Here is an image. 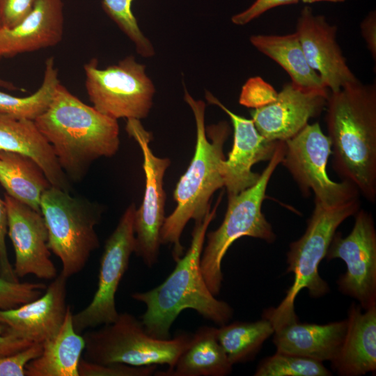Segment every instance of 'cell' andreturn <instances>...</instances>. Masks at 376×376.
<instances>
[{"label": "cell", "instance_id": "6da1fadb", "mask_svg": "<svg viewBox=\"0 0 376 376\" xmlns=\"http://www.w3.org/2000/svg\"><path fill=\"white\" fill-rule=\"evenodd\" d=\"M332 166L366 200L376 199V85L359 80L330 92L326 108Z\"/></svg>", "mask_w": 376, "mask_h": 376}, {"label": "cell", "instance_id": "7a4b0ae2", "mask_svg": "<svg viewBox=\"0 0 376 376\" xmlns=\"http://www.w3.org/2000/svg\"><path fill=\"white\" fill-rule=\"evenodd\" d=\"M219 195L216 205L201 221H195L191 244L169 276L158 286L146 292H136L131 297L145 304L146 312L141 323L151 336L166 340L179 314L189 308L204 318L221 326L228 322L233 315L232 307L216 299L210 292L201 269V257L207 228L216 216L222 199Z\"/></svg>", "mask_w": 376, "mask_h": 376}, {"label": "cell", "instance_id": "3957f363", "mask_svg": "<svg viewBox=\"0 0 376 376\" xmlns=\"http://www.w3.org/2000/svg\"><path fill=\"white\" fill-rule=\"evenodd\" d=\"M34 123L69 180L80 181L91 164L118 150L116 119L88 106L61 83L48 109Z\"/></svg>", "mask_w": 376, "mask_h": 376}, {"label": "cell", "instance_id": "277c9868", "mask_svg": "<svg viewBox=\"0 0 376 376\" xmlns=\"http://www.w3.org/2000/svg\"><path fill=\"white\" fill-rule=\"evenodd\" d=\"M184 99L195 118V152L174 190L176 207L165 217L160 231V243L173 246L175 261L183 256L184 247L180 237L187 222L190 219L201 221L211 210L210 200L213 194L224 187L221 164L226 159L224 146L231 131L226 121L205 127V102L194 99L186 88Z\"/></svg>", "mask_w": 376, "mask_h": 376}, {"label": "cell", "instance_id": "5b68a950", "mask_svg": "<svg viewBox=\"0 0 376 376\" xmlns=\"http://www.w3.org/2000/svg\"><path fill=\"white\" fill-rule=\"evenodd\" d=\"M359 207V198L331 208L315 203L304 233L290 244L287 253L286 272L294 274L293 283L279 306L271 307L263 313V317L274 326L297 318L295 301L304 288L316 298L329 291L328 283L319 274V265L325 258L338 227L346 219L354 215Z\"/></svg>", "mask_w": 376, "mask_h": 376}, {"label": "cell", "instance_id": "8992f818", "mask_svg": "<svg viewBox=\"0 0 376 376\" xmlns=\"http://www.w3.org/2000/svg\"><path fill=\"white\" fill-rule=\"evenodd\" d=\"M285 141H279L258 181L237 194L228 196L224 219L219 227L207 234V244L201 257V269L210 292L217 295L223 282L221 263L231 244L249 236L272 243L276 234L262 212L269 180L285 152Z\"/></svg>", "mask_w": 376, "mask_h": 376}, {"label": "cell", "instance_id": "52a82bcc", "mask_svg": "<svg viewBox=\"0 0 376 376\" xmlns=\"http://www.w3.org/2000/svg\"><path fill=\"white\" fill-rule=\"evenodd\" d=\"M40 212L48 231V246L62 263L67 279L81 272L100 246L95 226L102 209L69 191L50 187L40 200Z\"/></svg>", "mask_w": 376, "mask_h": 376}, {"label": "cell", "instance_id": "ba28073f", "mask_svg": "<svg viewBox=\"0 0 376 376\" xmlns=\"http://www.w3.org/2000/svg\"><path fill=\"white\" fill-rule=\"evenodd\" d=\"M82 336L83 358L87 361L134 366L166 364L168 369L172 368L191 337L181 334L173 339L154 338L146 332L141 320L127 312L119 313L114 322L85 331Z\"/></svg>", "mask_w": 376, "mask_h": 376}, {"label": "cell", "instance_id": "9c48e42d", "mask_svg": "<svg viewBox=\"0 0 376 376\" xmlns=\"http://www.w3.org/2000/svg\"><path fill=\"white\" fill-rule=\"evenodd\" d=\"M84 70L89 100L97 111L116 120L148 116L155 88L146 66L133 56L104 69L98 68L97 58H92Z\"/></svg>", "mask_w": 376, "mask_h": 376}, {"label": "cell", "instance_id": "30bf717a", "mask_svg": "<svg viewBox=\"0 0 376 376\" xmlns=\"http://www.w3.org/2000/svg\"><path fill=\"white\" fill-rule=\"evenodd\" d=\"M282 164L292 176L302 194L311 190L315 203L331 208L358 199L359 191L350 182L332 181L327 173L331 155V143L318 122L307 124L297 134L285 141Z\"/></svg>", "mask_w": 376, "mask_h": 376}, {"label": "cell", "instance_id": "8fae6325", "mask_svg": "<svg viewBox=\"0 0 376 376\" xmlns=\"http://www.w3.org/2000/svg\"><path fill=\"white\" fill-rule=\"evenodd\" d=\"M136 210L134 203L127 207L105 242L94 296L86 308L72 314L73 326L78 334L111 323L118 316L116 294L128 268L130 256L135 250L134 223Z\"/></svg>", "mask_w": 376, "mask_h": 376}, {"label": "cell", "instance_id": "7c38bea8", "mask_svg": "<svg viewBox=\"0 0 376 376\" xmlns=\"http://www.w3.org/2000/svg\"><path fill=\"white\" fill-rule=\"evenodd\" d=\"M351 232H336L325 258L343 260L347 267L337 282L338 290L354 298L363 309L376 306V230L372 214L359 210Z\"/></svg>", "mask_w": 376, "mask_h": 376}, {"label": "cell", "instance_id": "4fadbf2b", "mask_svg": "<svg viewBox=\"0 0 376 376\" xmlns=\"http://www.w3.org/2000/svg\"><path fill=\"white\" fill-rule=\"evenodd\" d=\"M126 131L139 144L143 154L146 186L142 203L136 210L134 229L136 255L148 267L158 260L160 231L165 219L166 193L163 179L171 161L155 156L150 148L152 136L139 120L127 119Z\"/></svg>", "mask_w": 376, "mask_h": 376}, {"label": "cell", "instance_id": "5bb4252c", "mask_svg": "<svg viewBox=\"0 0 376 376\" xmlns=\"http://www.w3.org/2000/svg\"><path fill=\"white\" fill-rule=\"evenodd\" d=\"M7 210L8 235L15 253L14 272L17 278L29 274L52 280L57 276L50 258L48 231L41 212L4 194Z\"/></svg>", "mask_w": 376, "mask_h": 376}, {"label": "cell", "instance_id": "9a60e30c", "mask_svg": "<svg viewBox=\"0 0 376 376\" xmlns=\"http://www.w3.org/2000/svg\"><path fill=\"white\" fill-rule=\"evenodd\" d=\"M329 93L287 83L273 102L251 111V119L267 140L285 141L303 129L311 118L322 113Z\"/></svg>", "mask_w": 376, "mask_h": 376}, {"label": "cell", "instance_id": "2e32d148", "mask_svg": "<svg viewBox=\"0 0 376 376\" xmlns=\"http://www.w3.org/2000/svg\"><path fill=\"white\" fill-rule=\"evenodd\" d=\"M309 66L329 92L359 81L349 68L336 40L337 26L325 17L305 6L298 17L296 31Z\"/></svg>", "mask_w": 376, "mask_h": 376}, {"label": "cell", "instance_id": "e0dca14e", "mask_svg": "<svg viewBox=\"0 0 376 376\" xmlns=\"http://www.w3.org/2000/svg\"><path fill=\"white\" fill-rule=\"evenodd\" d=\"M208 103L218 106L230 118L233 127V144L228 159L222 161L221 171L228 196L252 187L260 174L253 172L252 166L261 161L269 160L279 141L265 139L257 130L252 119L242 117L228 109L210 92H205Z\"/></svg>", "mask_w": 376, "mask_h": 376}, {"label": "cell", "instance_id": "ac0fdd59", "mask_svg": "<svg viewBox=\"0 0 376 376\" xmlns=\"http://www.w3.org/2000/svg\"><path fill=\"white\" fill-rule=\"evenodd\" d=\"M67 278L61 273L33 301L10 309H0V323L33 343H42L56 334L64 320Z\"/></svg>", "mask_w": 376, "mask_h": 376}, {"label": "cell", "instance_id": "d6986e66", "mask_svg": "<svg viewBox=\"0 0 376 376\" xmlns=\"http://www.w3.org/2000/svg\"><path fill=\"white\" fill-rule=\"evenodd\" d=\"M63 22L61 0H37L18 24L0 29V58L57 45L63 37Z\"/></svg>", "mask_w": 376, "mask_h": 376}, {"label": "cell", "instance_id": "ffe728a7", "mask_svg": "<svg viewBox=\"0 0 376 376\" xmlns=\"http://www.w3.org/2000/svg\"><path fill=\"white\" fill-rule=\"evenodd\" d=\"M347 319L325 324L300 323L298 319L275 325L276 351L332 362L338 356L346 331Z\"/></svg>", "mask_w": 376, "mask_h": 376}, {"label": "cell", "instance_id": "44dd1931", "mask_svg": "<svg viewBox=\"0 0 376 376\" xmlns=\"http://www.w3.org/2000/svg\"><path fill=\"white\" fill-rule=\"evenodd\" d=\"M361 308L351 305L343 345L331 362L339 375L359 376L376 370V306L364 312Z\"/></svg>", "mask_w": 376, "mask_h": 376}, {"label": "cell", "instance_id": "7402d4cb", "mask_svg": "<svg viewBox=\"0 0 376 376\" xmlns=\"http://www.w3.org/2000/svg\"><path fill=\"white\" fill-rule=\"evenodd\" d=\"M0 150L29 156L40 166L52 187L70 191V180L34 121L0 112Z\"/></svg>", "mask_w": 376, "mask_h": 376}, {"label": "cell", "instance_id": "603a6c76", "mask_svg": "<svg viewBox=\"0 0 376 376\" xmlns=\"http://www.w3.org/2000/svg\"><path fill=\"white\" fill-rule=\"evenodd\" d=\"M72 314L68 306L59 330L42 343L40 355L26 364L25 376H79L85 342L83 336L75 330Z\"/></svg>", "mask_w": 376, "mask_h": 376}, {"label": "cell", "instance_id": "cb8c5ba5", "mask_svg": "<svg viewBox=\"0 0 376 376\" xmlns=\"http://www.w3.org/2000/svg\"><path fill=\"white\" fill-rule=\"evenodd\" d=\"M232 367L217 340V328L204 326L191 335L172 368L155 373L164 376H224L231 373Z\"/></svg>", "mask_w": 376, "mask_h": 376}, {"label": "cell", "instance_id": "d4e9b609", "mask_svg": "<svg viewBox=\"0 0 376 376\" xmlns=\"http://www.w3.org/2000/svg\"><path fill=\"white\" fill-rule=\"evenodd\" d=\"M0 184L8 195L40 212V200L52 187L40 166L27 155L0 150Z\"/></svg>", "mask_w": 376, "mask_h": 376}, {"label": "cell", "instance_id": "484cf974", "mask_svg": "<svg viewBox=\"0 0 376 376\" xmlns=\"http://www.w3.org/2000/svg\"><path fill=\"white\" fill-rule=\"evenodd\" d=\"M250 42L259 52L278 63L294 84L308 89L329 91L309 66L295 32L281 36L253 35L250 37Z\"/></svg>", "mask_w": 376, "mask_h": 376}, {"label": "cell", "instance_id": "4316f807", "mask_svg": "<svg viewBox=\"0 0 376 376\" xmlns=\"http://www.w3.org/2000/svg\"><path fill=\"white\" fill-rule=\"evenodd\" d=\"M272 323L263 318L256 322H234L217 328V338L233 365L251 360L273 335Z\"/></svg>", "mask_w": 376, "mask_h": 376}, {"label": "cell", "instance_id": "83f0119b", "mask_svg": "<svg viewBox=\"0 0 376 376\" xmlns=\"http://www.w3.org/2000/svg\"><path fill=\"white\" fill-rule=\"evenodd\" d=\"M59 84L54 59L49 57L45 61L42 83L32 95L17 97L0 90V112L15 118L34 121L49 107Z\"/></svg>", "mask_w": 376, "mask_h": 376}, {"label": "cell", "instance_id": "f1b7e54d", "mask_svg": "<svg viewBox=\"0 0 376 376\" xmlns=\"http://www.w3.org/2000/svg\"><path fill=\"white\" fill-rule=\"evenodd\" d=\"M322 362L292 354L277 352L263 359L256 376H330Z\"/></svg>", "mask_w": 376, "mask_h": 376}, {"label": "cell", "instance_id": "f546056e", "mask_svg": "<svg viewBox=\"0 0 376 376\" xmlns=\"http://www.w3.org/2000/svg\"><path fill=\"white\" fill-rule=\"evenodd\" d=\"M134 0H102V8L121 31L134 43L141 56L149 58L155 54L150 41L141 31L132 10Z\"/></svg>", "mask_w": 376, "mask_h": 376}, {"label": "cell", "instance_id": "4dcf8cb0", "mask_svg": "<svg viewBox=\"0 0 376 376\" xmlns=\"http://www.w3.org/2000/svg\"><path fill=\"white\" fill-rule=\"evenodd\" d=\"M46 288L42 283L12 282L0 277V309L13 308L33 301Z\"/></svg>", "mask_w": 376, "mask_h": 376}, {"label": "cell", "instance_id": "1f68e13d", "mask_svg": "<svg viewBox=\"0 0 376 376\" xmlns=\"http://www.w3.org/2000/svg\"><path fill=\"white\" fill-rule=\"evenodd\" d=\"M156 365L134 366L124 363L98 364L81 358L79 376H148L155 373Z\"/></svg>", "mask_w": 376, "mask_h": 376}, {"label": "cell", "instance_id": "d6a6232c", "mask_svg": "<svg viewBox=\"0 0 376 376\" xmlns=\"http://www.w3.org/2000/svg\"><path fill=\"white\" fill-rule=\"evenodd\" d=\"M277 94L275 88L263 78L253 77L243 85L239 102L248 108L258 109L273 102Z\"/></svg>", "mask_w": 376, "mask_h": 376}, {"label": "cell", "instance_id": "836d02e7", "mask_svg": "<svg viewBox=\"0 0 376 376\" xmlns=\"http://www.w3.org/2000/svg\"><path fill=\"white\" fill-rule=\"evenodd\" d=\"M42 343H33L15 354L0 357V376H24L25 367L31 360L40 355Z\"/></svg>", "mask_w": 376, "mask_h": 376}, {"label": "cell", "instance_id": "e575fe53", "mask_svg": "<svg viewBox=\"0 0 376 376\" xmlns=\"http://www.w3.org/2000/svg\"><path fill=\"white\" fill-rule=\"evenodd\" d=\"M37 0H0L1 27L10 28L18 24L33 9Z\"/></svg>", "mask_w": 376, "mask_h": 376}, {"label": "cell", "instance_id": "d590c367", "mask_svg": "<svg viewBox=\"0 0 376 376\" xmlns=\"http://www.w3.org/2000/svg\"><path fill=\"white\" fill-rule=\"evenodd\" d=\"M7 233V210L4 200L0 198V277L9 281L19 282L8 258L6 245Z\"/></svg>", "mask_w": 376, "mask_h": 376}, {"label": "cell", "instance_id": "8d00e7d4", "mask_svg": "<svg viewBox=\"0 0 376 376\" xmlns=\"http://www.w3.org/2000/svg\"><path fill=\"white\" fill-rule=\"evenodd\" d=\"M298 2L299 0H256L248 8L233 15L231 21L236 25H245L272 8Z\"/></svg>", "mask_w": 376, "mask_h": 376}, {"label": "cell", "instance_id": "74e56055", "mask_svg": "<svg viewBox=\"0 0 376 376\" xmlns=\"http://www.w3.org/2000/svg\"><path fill=\"white\" fill-rule=\"evenodd\" d=\"M33 343L12 332L6 325L0 323V357L15 354Z\"/></svg>", "mask_w": 376, "mask_h": 376}, {"label": "cell", "instance_id": "f35d334b", "mask_svg": "<svg viewBox=\"0 0 376 376\" xmlns=\"http://www.w3.org/2000/svg\"><path fill=\"white\" fill-rule=\"evenodd\" d=\"M361 35L374 61L376 60V13L371 11L360 25Z\"/></svg>", "mask_w": 376, "mask_h": 376}, {"label": "cell", "instance_id": "ab89813d", "mask_svg": "<svg viewBox=\"0 0 376 376\" xmlns=\"http://www.w3.org/2000/svg\"><path fill=\"white\" fill-rule=\"evenodd\" d=\"M1 88L8 91H15L19 89V88L13 83L0 78V89Z\"/></svg>", "mask_w": 376, "mask_h": 376}, {"label": "cell", "instance_id": "60d3db41", "mask_svg": "<svg viewBox=\"0 0 376 376\" xmlns=\"http://www.w3.org/2000/svg\"><path fill=\"white\" fill-rule=\"evenodd\" d=\"M306 3H313L319 1H330V2H343L345 0H299Z\"/></svg>", "mask_w": 376, "mask_h": 376}, {"label": "cell", "instance_id": "b9f144b4", "mask_svg": "<svg viewBox=\"0 0 376 376\" xmlns=\"http://www.w3.org/2000/svg\"><path fill=\"white\" fill-rule=\"evenodd\" d=\"M1 28V22H0V29Z\"/></svg>", "mask_w": 376, "mask_h": 376}]
</instances>
